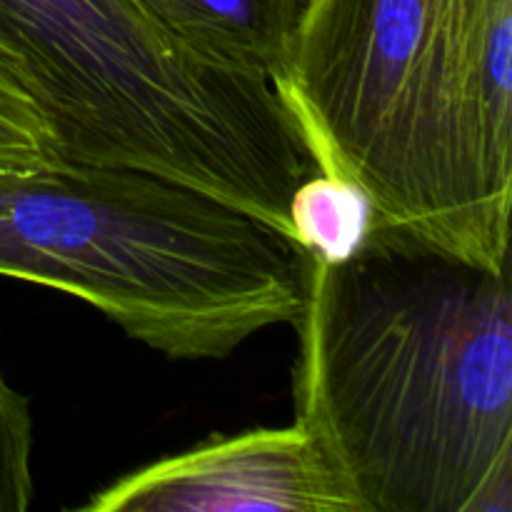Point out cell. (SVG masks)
I'll use <instances>...</instances> for the list:
<instances>
[{
    "label": "cell",
    "instance_id": "1",
    "mask_svg": "<svg viewBox=\"0 0 512 512\" xmlns=\"http://www.w3.org/2000/svg\"><path fill=\"white\" fill-rule=\"evenodd\" d=\"M295 420L363 512H512V295L488 270L375 228L308 255Z\"/></svg>",
    "mask_w": 512,
    "mask_h": 512
},
{
    "label": "cell",
    "instance_id": "2",
    "mask_svg": "<svg viewBox=\"0 0 512 512\" xmlns=\"http://www.w3.org/2000/svg\"><path fill=\"white\" fill-rule=\"evenodd\" d=\"M275 93L370 225L508 270L512 0H310Z\"/></svg>",
    "mask_w": 512,
    "mask_h": 512
},
{
    "label": "cell",
    "instance_id": "3",
    "mask_svg": "<svg viewBox=\"0 0 512 512\" xmlns=\"http://www.w3.org/2000/svg\"><path fill=\"white\" fill-rule=\"evenodd\" d=\"M0 275L93 305L168 360H223L298 325L308 253L178 180L68 160L0 168Z\"/></svg>",
    "mask_w": 512,
    "mask_h": 512
},
{
    "label": "cell",
    "instance_id": "4",
    "mask_svg": "<svg viewBox=\"0 0 512 512\" xmlns=\"http://www.w3.org/2000/svg\"><path fill=\"white\" fill-rule=\"evenodd\" d=\"M0 70L58 160L163 175L290 235L313 160L273 83L198 55L135 0H0Z\"/></svg>",
    "mask_w": 512,
    "mask_h": 512
},
{
    "label": "cell",
    "instance_id": "5",
    "mask_svg": "<svg viewBox=\"0 0 512 512\" xmlns=\"http://www.w3.org/2000/svg\"><path fill=\"white\" fill-rule=\"evenodd\" d=\"M80 512H363L323 440L305 423L210 435L123 475Z\"/></svg>",
    "mask_w": 512,
    "mask_h": 512
},
{
    "label": "cell",
    "instance_id": "6",
    "mask_svg": "<svg viewBox=\"0 0 512 512\" xmlns=\"http://www.w3.org/2000/svg\"><path fill=\"white\" fill-rule=\"evenodd\" d=\"M155 23L203 58L285 78L310 0H135Z\"/></svg>",
    "mask_w": 512,
    "mask_h": 512
},
{
    "label": "cell",
    "instance_id": "7",
    "mask_svg": "<svg viewBox=\"0 0 512 512\" xmlns=\"http://www.w3.org/2000/svg\"><path fill=\"white\" fill-rule=\"evenodd\" d=\"M290 235L313 258L340 263L368 235L370 203L355 185L333 175H305L288 205Z\"/></svg>",
    "mask_w": 512,
    "mask_h": 512
},
{
    "label": "cell",
    "instance_id": "8",
    "mask_svg": "<svg viewBox=\"0 0 512 512\" xmlns=\"http://www.w3.org/2000/svg\"><path fill=\"white\" fill-rule=\"evenodd\" d=\"M33 498L30 403L0 373V512H25Z\"/></svg>",
    "mask_w": 512,
    "mask_h": 512
},
{
    "label": "cell",
    "instance_id": "9",
    "mask_svg": "<svg viewBox=\"0 0 512 512\" xmlns=\"http://www.w3.org/2000/svg\"><path fill=\"white\" fill-rule=\"evenodd\" d=\"M53 160V143L33 103L0 70V168H35Z\"/></svg>",
    "mask_w": 512,
    "mask_h": 512
}]
</instances>
